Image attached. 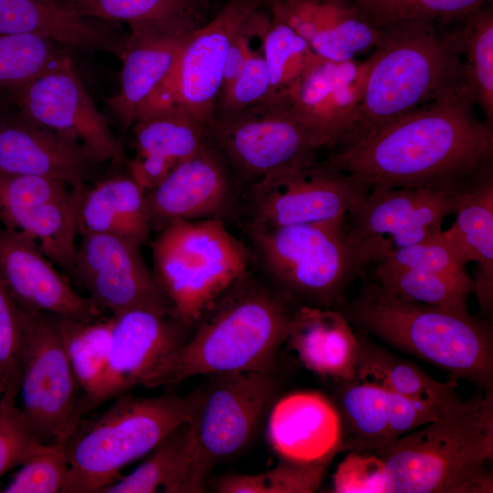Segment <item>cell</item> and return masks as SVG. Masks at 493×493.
I'll use <instances>...</instances> for the list:
<instances>
[{
  "label": "cell",
  "mask_w": 493,
  "mask_h": 493,
  "mask_svg": "<svg viewBox=\"0 0 493 493\" xmlns=\"http://www.w3.org/2000/svg\"><path fill=\"white\" fill-rule=\"evenodd\" d=\"M474 107L467 89L448 94L339 147L322 163L368 191H464L492 167V125Z\"/></svg>",
  "instance_id": "cell-1"
},
{
  "label": "cell",
  "mask_w": 493,
  "mask_h": 493,
  "mask_svg": "<svg viewBox=\"0 0 493 493\" xmlns=\"http://www.w3.org/2000/svg\"><path fill=\"white\" fill-rule=\"evenodd\" d=\"M295 304L269 282H260L248 273L200 320L150 389L174 385L198 374L274 372Z\"/></svg>",
  "instance_id": "cell-2"
},
{
  "label": "cell",
  "mask_w": 493,
  "mask_h": 493,
  "mask_svg": "<svg viewBox=\"0 0 493 493\" xmlns=\"http://www.w3.org/2000/svg\"><path fill=\"white\" fill-rule=\"evenodd\" d=\"M415 20L381 29L361 104L342 142L373 130L448 94L467 89L455 32ZM468 91V90H467Z\"/></svg>",
  "instance_id": "cell-3"
},
{
  "label": "cell",
  "mask_w": 493,
  "mask_h": 493,
  "mask_svg": "<svg viewBox=\"0 0 493 493\" xmlns=\"http://www.w3.org/2000/svg\"><path fill=\"white\" fill-rule=\"evenodd\" d=\"M377 455L389 493H491L493 388L460 398Z\"/></svg>",
  "instance_id": "cell-4"
},
{
  "label": "cell",
  "mask_w": 493,
  "mask_h": 493,
  "mask_svg": "<svg viewBox=\"0 0 493 493\" xmlns=\"http://www.w3.org/2000/svg\"><path fill=\"white\" fill-rule=\"evenodd\" d=\"M350 323L389 345L481 389L493 388V334L473 315L399 298L372 281L341 311Z\"/></svg>",
  "instance_id": "cell-5"
},
{
  "label": "cell",
  "mask_w": 493,
  "mask_h": 493,
  "mask_svg": "<svg viewBox=\"0 0 493 493\" xmlns=\"http://www.w3.org/2000/svg\"><path fill=\"white\" fill-rule=\"evenodd\" d=\"M201 393L202 386L184 394L125 393L106 409L84 416L65 445L69 469L63 493H100L127 465L190 420Z\"/></svg>",
  "instance_id": "cell-6"
},
{
  "label": "cell",
  "mask_w": 493,
  "mask_h": 493,
  "mask_svg": "<svg viewBox=\"0 0 493 493\" xmlns=\"http://www.w3.org/2000/svg\"><path fill=\"white\" fill-rule=\"evenodd\" d=\"M152 249L154 277L173 314L189 328L249 273L250 252L219 218L170 223Z\"/></svg>",
  "instance_id": "cell-7"
},
{
  "label": "cell",
  "mask_w": 493,
  "mask_h": 493,
  "mask_svg": "<svg viewBox=\"0 0 493 493\" xmlns=\"http://www.w3.org/2000/svg\"><path fill=\"white\" fill-rule=\"evenodd\" d=\"M347 225L246 226L268 282L299 306L344 305V293L368 264L347 235Z\"/></svg>",
  "instance_id": "cell-8"
},
{
  "label": "cell",
  "mask_w": 493,
  "mask_h": 493,
  "mask_svg": "<svg viewBox=\"0 0 493 493\" xmlns=\"http://www.w3.org/2000/svg\"><path fill=\"white\" fill-rule=\"evenodd\" d=\"M190 422L193 493L205 492L208 472L243 452L278 397L275 372L209 374Z\"/></svg>",
  "instance_id": "cell-9"
},
{
  "label": "cell",
  "mask_w": 493,
  "mask_h": 493,
  "mask_svg": "<svg viewBox=\"0 0 493 493\" xmlns=\"http://www.w3.org/2000/svg\"><path fill=\"white\" fill-rule=\"evenodd\" d=\"M24 315L19 408L41 444L66 445L85 414L81 392L63 345L58 316Z\"/></svg>",
  "instance_id": "cell-10"
},
{
  "label": "cell",
  "mask_w": 493,
  "mask_h": 493,
  "mask_svg": "<svg viewBox=\"0 0 493 493\" xmlns=\"http://www.w3.org/2000/svg\"><path fill=\"white\" fill-rule=\"evenodd\" d=\"M208 138L225 157L238 184L314 163L311 135L286 100H266L239 115L207 126Z\"/></svg>",
  "instance_id": "cell-11"
},
{
  "label": "cell",
  "mask_w": 493,
  "mask_h": 493,
  "mask_svg": "<svg viewBox=\"0 0 493 493\" xmlns=\"http://www.w3.org/2000/svg\"><path fill=\"white\" fill-rule=\"evenodd\" d=\"M368 192L352 176L315 162L250 185L246 226H344L346 216Z\"/></svg>",
  "instance_id": "cell-12"
},
{
  "label": "cell",
  "mask_w": 493,
  "mask_h": 493,
  "mask_svg": "<svg viewBox=\"0 0 493 493\" xmlns=\"http://www.w3.org/2000/svg\"><path fill=\"white\" fill-rule=\"evenodd\" d=\"M466 190L391 188L369 191L349 214L352 224L347 227L348 237L367 264L378 263L392 250L414 245L440 232L443 220L455 214Z\"/></svg>",
  "instance_id": "cell-13"
},
{
  "label": "cell",
  "mask_w": 493,
  "mask_h": 493,
  "mask_svg": "<svg viewBox=\"0 0 493 493\" xmlns=\"http://www.w3.org/2000/svg\"><path fill=\"white\" fill-rule=\"evenodd\" d=\"M5 99L29 121L83 144L103 162L122 164L121 144L67 54L33 81L7 93Z\"/></svg>",
  "instance_id": "cell-14"
},
{
  "label": "cell",
  "mask_w": 493,
  "mask_h": 493,
  "mask_svg": "<svg viewBox=\"0 0 493 493\" xmlns=\"http://www.w3.org/2000/svg\"><path fill=\"white\" fill-rule=\"evenodd\" d=\"M269 0H226L217 14L190 33L171 75L159 90L194 119L210 125L236 37Z\"/></svg>",
  "instance_id": "cell-15"
},
{
  "label": "cell",
  "mask_w": 493,
  "mask_h": 493,
  "mask_svg": "<svg viewBox=\"0 0 493 493\" xmlns=\"http://www.w3.org/2000/svg\"><path fill=\"white\" fill-rule=\"evenodd\" d=\"M73 276L102 312L133 309L173 314V306L136 243L115 235L80 236Z\"/></svg>",
  "instance_id": "cell-16"
},
{
  "label": "cell",
  "mask_w": 493,
  "mask_h": 493,
  "mask_svg": "<svg viewBox=\"0 0 493 493\" xmlns=\"http://www.w3.org/2000/svg\"><path fill=\"white\" fill-rule=\"evenodd\" d=\"M0 226L27 236L71 275L79 234L67 184L42 176L0 174Z\"/></svg>",
  "instance_id": "cell-17"
},
{
  "label": "cell",
  "mask_w": 493,
  "mask_h": 493,
  "mask_svg": "<svg viewBox=\"0 0 493 493\" xmlns=\"http://www.w3.org/2000/svg\"><path fill=\"white\" fill-rule=\"evenodd\" d=\"M108 364L96 408L137 386L150 389L160 371L189 338L174 314L133 309L111 315Z\"/></svg>",
  "instance_id": "cell-18"
},
{
  "label": "cell",
  "mask_w": 493,
  "mask_h": 493,
  "mask_svg": "<svg viewBox=\"0 0 493 493\" xmlns=\"http://www.w3.org/2000/svg\"><path fill=\"white\" fill-rule=\"evenodd\" d=\"M239 184L217 147L205 138L198 150L146 193L152 229L180 220L219 218L236 203Z\"/></svg>",
  "instance_id": "cell-19"
},
{
  "label": "cell",
  "mask_w": 493,
  "mask_h": 493,
  "mask_svg": "<svg viewBox=\"0 0 493 493\" xmlns=\"http://www.w3.org/2000/svg\"><path fill=\"white\" fill-rule=\"evenodd\" d=\"M370 59L335 61L315 55L288 98L296 119L319 148L337 147L362 100Z\"/></svg>",
  "instance_id": "cell-20"
},
{
  "label": "cell",
  "mask_w": 493,
  "mask_h": 493,
  "mask_svg": "<svg viewBox=\"0 0 493 493\" xmlns=\"http://www.w3.org/2000/svg\"><path fill=\"white\" fill-rule=\"evenodd\" d=\"M0 278L16 307L26 314L76 320L103 313L72 287L68 278L25 235L0 226Z\"/></svg>",
  "instance_id": "cell-21"
},
{
  "label": "cell",
  "mask_w": 493,
  "mask_h": 493,
  "mask_svg": "<svg viewBox=\"0 0 493 493\" xmlns=\"http://www.w3.org/2000/svg\"><path fill=\"white\" fill-rule=\"evenodd\" d=\"M104 163L83 144L38 126L16 110L0 111V174L57 179L76 188Z\"/></svg>",
  "instance_id": "cell-22"
},
{
  "label": "cell",
  "mask_w": 493,
  "mask_h": 493,
  "mask_svg": "<svg viewBox=\"0 0 493 493\" xmlns=\"http://www.w3.org/2000/svg\"><path fill=\"white\" fill-rule=\"evenodd\" d=\"M269 14L292 27L324 58L345 61L381 37L352 0H269Z\"/></svg>",
  "instance_id": "cell-23"
},
{
  "label": "cell",
  "mask_w": 493,
  "mask_h": 493,
  "mask_svg": "<svg viewBox=\"0 0 493 493\" xmlns=\"http://www.w3.org/2000/svg\"><path fill=\"white\" fill-rule=\"evenodd\" d=\"M267 416L268 443L282 459L329 464L340 450V416L331 399L320 393L278 397Z\"/></svg>",
  "instance_id": "cell-24"
},
{
  "label": "cell",
  "mask_w": 493,
  "mask_h": 493,
  "mask_svg": "<svg viewBox=\"0 0 493 493\" xmlns=\"http://www.w3.org/2000/svg\"><path fill=\"white\" fill-rule=\"evenodd\" d=\"M131 127L136 153L128 174L145 193L198 150L207 130L173 103L143 108Z\"/></svg>",
  "instance_id": "cell-25"
},
{
  "label": "cell",
  "mask_w": 493,
  "mask_h": 493,
  "mask_svg": "<svg viewBox=\"0 0 493 493\" xmlns=\"http://www.w3.org/2000/svg\"><path fill=\"white\" fill-rule=\"evenodd\" d=\"M187 36L131 27L120 54V89L106 100L124 129L132 126L143 105L171 75Z\"/></svg>",
  "instance_id": "cell-26"
},
{
  "label": "cell",
  "mask_w": 493,
  "mask_h": 493,
  "mask_svg": "<svg viewBox=\"0 0 493 493\" xmlns=\"http://www.w3.org/2000/svg\"><path fill=\"white\" fill-rule=\"evenodd\" d=\"M78 234L115 235L136 243L150 239L146 193L127 173L71 188Z\"/></svg>",
  "instance_id": "cell-27"
},
{
  "label": "cell",
  "mask_w": 493,
  "mask_h": 493,
  "mask_svg": "<svg viewBox=\"0 0 493 493\" xmlns=\"http://www.w3.org/2000/svg\"><path fill=\"white\" fill-rule=\"evenodd\" d=\"M286 342L309 371L332 380L356 379L359 338L341 310L298 306Z\"/></svg>",
  "instance_id": "cell-28"
},
{
  "label": "cell",
  "mask_w": 493,
  "mask_h": 493,
  "mask_svg": "<svg viewBox=\"0 0 493 493\" xmlns=\"http://www.w3.org/2000/svg\"><path fill=\"white\" fill-rule=\"evenodd\" d=\"M34 34L121 54L123 41L55 0H0V35Z\"/></svg>",
  "instance_id": "cell-29"
},
{
  "label": "cell",
  "mask_w": 493,
  "mask_h": 493,
  "mask_svg": "<svg viewBox=\"0 0 493 493\" xmlns=\"http://www.w3.org/2000/svg\"><path fill=\"white\" fill-rule=\"evenodd\" d=\"M448 228L467 263H477L474 290L484 312L493 305V174L486 170L462 194Z\"/></svg>",
  "instance_id": "cell-30"
},
{
  "label": "cell",
  "mask_w": 493,
  "mask_h": 493,
  "mask_svg": "<svg viewBox=\"0 0 493 493\" xmlns=\"http://www.w3.org/2000/svg\"><path fill=\"white\" fill-rule=\"evenodd\" d=\"M333 402L341 421V452L379 454L394 441L389 427L387 391L374 383L333 380Z\"/></svg>",
  "instance_id": "cell-31"
},
{
  "label": "cell",
  "mask_w": 493,
  "mask_h": 493,
  "mask_svg": "<svg viewBox=\"0 0 493 493\" xmlns=\"http://www.w3.org/2000/svg\"><path fill=\"white\" fill-rule=\"evenodd\" d=\"M358 338L357 380L440 410H446L460 399L456 393V381L440 383L414 363L364 337Z\"/></svg>",
  "instance_id": "cell-32"
},
{
  "label": "cell",
  "mask_w": 493,
  "mask_h": 493,
  "mask_svg": "<svg viewBox=\"0 0 493 493\" xmlns=\"http://www.w3.org/2000/svg\"><path fill=\"white\" fill-rule=\"evenodd\" d=\"M216 0H79L68 5L80 16L127 23L160 32L187 36L207 20Z\"/></svg>",
  "instance_id": "cell-33"
},
{
  "label": "cell",
  "mask_w": 493,
  "mask_h": 493,
  "mask_svg": "<svg viewBox=\"0 0 493 493\" xmlns=\"http://www.w3.org/2000/svg\"><path fill=\"white\" fill-rule=\"evenodd\" d=\"M191 420V419H190ZM190 420L170 432L131 473L100 493H193V432Z\"/></svg>",
  "instance_id": "cell-34"
},
{
  "label": "cell",
  "mask_w": 493,
  "mask_h": 493,
  "mask_svg": "<svg viewBox=\"0 0 493 493\" xmlns=\"http://www.w3.org/2000/svg\"><path fill=\"white\" fill-rule=\"evenodd\" d=\"M111 315L89 320L58 316L63 345L78 381L84 414L96 409L109 359Z\"/></svg>",
  "instance_id": "cell-35"
},
{
  "label": "cell",
  "mask_w": 493,
  "mask_h": 493,
  "mask_svg": "<svg viewBox=\"0 0 493 493\" xmlns=\"http://www.w3.org/2000/svg\"><path fill=\"white\" fill-rule=\"evenodd\" d=\"M455 35L462 56L466 87L485 121L493 123V12L488 5L462 20Z\"/></svg>",
  "instance_id": "cell-36"
},
{
  "label": "cell",
  "mask_w": 493,
  "mask_h": 493,
  "mask_svg": "<svg viewBox=\"0 0 493 493\" xmlns=\"http://www.w3.org/2000/svg\"><path fill=\"white\" fill-rule=\"evenodd\" d=\"M374 281L404 299L468 313L467 301L474 290L471 277L390 267L377 264Z\"/></svg>",
  "instance_id": "cell-37"
},
{
  "label": "cell",
  "mask_w": 493,
  "mask_h": 493,
  "mask_svg": "<svg viewBox=\"0 0 493 493\" xmlns=\"http://www.w3.org/2000/svg\"><path fill=\"white\" fill-rule=\"evenodd\" d=\"M258 37L271 81L267 100L288 101L316 54L292 27L270 14Z\"/></svg>",
  "instance_id": "cell-38"
},
{
  "label": "cell",
  "mask_w": 493,
  "mask_h": 493,
  "mask_svg": "<svg viewBox=\"0 0 493 493\" xmlns=\"http://www.w3.org/2000/svg\"><path fill=\"white\" fill-rule=\"evenodd\" d=\"M54 40L34 34L0 35V93L33 81L63 56Z\"/></svg>",
  "instance_id": "cell-39"
},
{
  "label": "cell",
  "mask_w": 493,
  "mask_h": 493,
  "mask_svg": "<svg viewBox=\"0 0 493 493\" xmlns=\"http://www.w3.org/2000/svg\"><path fill=\"white\" fill-rule=\"evenodd\" d=\"M327 465L281 458L265 472L221 476L213 482V489L220 493H312L320 488Z\"/></svg>",
  "instance_id": "cell-40"
},
{
  "label": "cell",
  "mask_w": 493,
  "mask_h": 493,
  "mask_svg": "<svg viewBox=\"0 0 493 493\" xmlns=\"http://www.w3.org/2000/svg\"><path fill=\"white\" fill-rule=\"evenodd\" d=\"M377 28L429 20L436 24L462 20L488 0H352Z\"/></svg>",
  "instance_id": "cell-41"
},
{
  "label": "cell",
  "mask_w": 493,
  "mask_h": 493,
  "mask_svg": "<svg viewBox=\"0 0 493 493\" xmlns=\"http://www.w3.org/2000/svg\"><path fill=\"white\" fill-rule=\"evenodd\" d=\"M383 266L469 278L462 251L448 229L414 245L389 252L376 263Z\"/></svg>",
  "instance_id": "cell-42"
},
{
  "label": "cell",
  "mask_w": 493,
  "mask_h": 493,
  "mask_svg": "<svg viewBox=\"0 0 493 493\" xmlns=\"http://www.w3.org/2000/svg\"><path fill=\"white\" fill-rule=\"evenodd\" d=\"M68 469L65 445L41 444L0 493H63Z\"/></svg>",
  "instance_id": "cell-43"
},
{
  "label": "cell",
  "mask_w": 493,
  "mask_h": 493,
  "mask_svg": "<svg viewBox=\"0 0 493 493\" xmlns=\"http://www.w3.org/2000/svg\"><path fill=\"white\" fill-rule=\"evenodd\" d=\"M25 315L0 278V400L16 402L22 378Z\"/></svg>",
  "instance_id": "cell-44"
},
{
  "label": "cell",
  "mask_w": 493,
  "mask_h": 493,
  "mask_svg": "<svg viewBox=\"0 0 493 493\" xmlns=\"http://www.w3.org/2000/svg\"><path fill=\"white\" fill-rule=\"evenodd\" d=\"M270 92V76L260 48L255 51L241 72L221 89L213 121H223L239 115L246 109L267 100Z\"/></svg>",
  "instance_id": "cell-45"
},
{
  "label": "cell",
  "mask_w": 493,
  "mask_h": 493,
  "mask_svg": "<svg viewBox=\"0 0 493 493\" xmlns=\"http://www.w3.org/2000/svg\"><path fill=\"white\" fill-rule=\"evenodd\" d=\"M332 492L389 493L383 460L376 454L347 452L333 474Z\"/></svg>",
  "instance_id": "cell-46"
},
{
  "label": "cell",
  "mask_w": 493,
  "mask_h": 493,
  "mask_svg": "<svg viewBox=\"0 0 493 493\" xmlns=\"http://www.w3.org/2000/svg\"><path fill=\"white\" fill-rule=\"evenodd\" d=\"M40 445L16 403L0 400V478L22 465Z\"/></svg>",
  "instance_id": "cell-47"
},
{
  "label": "cell",
  "mask_w": 493,
  "mask_h": 493,
  "mask_svg": "<svg viewBox=\"0 0 493 493\" xmlns=\"http://www.w3.org/2000/svg\"><path fill=\"white\" fill-rule=\"evenodd\" d=\"M387 393L389 427L393 441L428 424L446 411L389 391Z\"/></svg>",
  "instance_id": "cell-48"
},
{
  "label": "cell",
  "mask_w": 493,
  "mask_h": 493,
  "mask_svg": "<svg viewBox=\"0 0 493 493\" xmlns=\"http://www.w3.org/2000/svg\"><path fill=\"white\" fill-rule=\"evenodd\" d=\"M5 98V95L0 93V108L3 106V101Z\"/></svg>",
  "instance_id": "cell-49"
},
{
  "label": "cell",
  "mask_w": 493,
  "mask_h": 493,
  "mask_svg": "<svg viewBox=\"0 0 493 493\" xmlns=\"http://www.w3.org/2000/svg\"><path fill=\"white\" fill-rule=\"evenodd\" d=\"M67 2V5L73 4L75 2H78L79 0H65Z\"/></svg>",
  "instance_id": "cell-50"
}]
</instances>
